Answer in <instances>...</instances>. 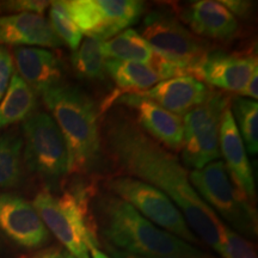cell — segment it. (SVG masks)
Returning a JSON list of instances; mask_svg holds the SVG:
<instances>
[{"label":"cell","mask_w":258,"mask_h":258,"mask_svg":"<svg viewBox=\"0 0 258 258\" xmlns=\"http://www.w3.org/2000/svg\"><path fill=\"white\" fill-rule=\"evenodd\" d=\"M101 139L103 156L110 160L116 176L143 180L165 194L199 240L219 253L224 224L190 184L188 171L175 154L120 109L108 112L101 121Z\"/></svg>","instance_id":"1"},{"label":"cell","mask_w":258,"mask_h":258,"mask_svg":"<svg viewBox=\"0 0 258 258\" xmlns=\"http://www.w3.org/2000/svg\"><path fill=\"white\" fill-rule=\"evenodd\" d=\"M91 213L105 245L141 257H208L199 246L161 230L114 194L96 185Z\"/></svg>","instance_id":"2"},{"label":"cell","mask_w":258,"mask_h":258,"mask_svg":"<svg viewBox=\"0 0 258 258\" xmlns=\"http://www.w3.org/2000/svg\"><path fill=\"white\" fill-rule=\"evenodd\" d=\"M69 152V176H90L103 159L101 112L78 85L62 83L42 95Z\"/></svg>","instance_id":"3"},{"label":"cell","mask_w":258,"mask_h":258,"mask_svg":"<svg viewBox=\"0 0 258 258\" xmlns=\"http://www.w3.org/2000/svg\"><path fill=\"white\" fill-rule=\"evenodd\" d=\"M189 182L215 214L221 215L245 237H256V208L232 183L224 161H213L202 169L191 170Z\"/></svg>","instance_id":"4"},{"label":"cell","mask_w":258,"mask_h":258,"mask_svg":"<svg viewBox=\"0 0 258 258\" xmlns=\"http://www.w3.org/2000/svg\"><path fill=\"white\" fill-rule=\"evenodd\" d=\"M23 163L30 172L48 184H57L69 176L66 143L53 117L35 111L22 124Z\"/></svg>","instance_id":"5"},{"label":"cell","mask_w":258,"mask_h":258,"mask_svg":"<svg viewBox=\"0 0 258 258\" xmlns=\"http://www.w3.org/2000/svg\"><path fill=\"white\" fill-rule=\"evenodd\" d=\"M103 189L123 200L161 230L189 244H200L175 203L154 186L132 177L114 175L103 182Z\"/></svg>","instance_id":"6"},{"label":"cell","mask_w":258,"mask_h":258,"mask_svg":"<svg viewBox=\"0 0 258 258\" xmlns=\"http://www.w3.org/2000/svg\"><path fill=\"white\" fill-rule=\"evenodd\" d=\"M139 34L154 53L176 63L185 76L207 51V42L194 35L177 16L166 9H154L145 16Z\"/></svg>","instance_id":"7"},{"label":"cell","mask_w":258,"mask_h":258,"mask_svg":"<svg viewBox=\"0 0 258 258\" xmlns=\"http://www.w3.org/2000/svg\"><path fill=\"white\" fill-rule=\"evenodd\" d=\"M230 105L221 92L211 91L202 104L183 116L182 164L191 170H200L221 157L219 127L222 112Z\"/></svg>","instance_id":"8"},{"label":"cell","mask_w":258,"mask_h":258,"mask_svg":"<svg viewBox=\"0 0 258 258\" xmlns=\"http://www.w3.org/2000/svg\"><path fill=\"white\" fill-rule=\"evenodd\" d=\"M0 232L28 250L41 249L49 241V231L32 203L14 192L0 191Z\"/></svg>","instance_id":"9"},{"label":"cell","mask_w":258,"mask_h":258,"mask_svg":"<svg viewBox=\"0 0 258 258\" xmlns=\"http://www.w3.org/2000/svg\"><path fill=\"white\" fill-rule=\"evenodd\" d=\"M257 67L256 55L207 50L192 69L191 77L206 82V85L239 93Z\"/></svg>","instance_id":"10"},{"label":"cell","mask_w":258,"mask_h":258,"mask_svg":"<svg viewBox=\"0 0 258 258\" xmlns=\"http://www.w3.org/2000/svg\"><path fill=\"white\" fill-rule=\"evenodd\" d=\"M114 103L131 109L133 112L132 117L137 124L154 141L166 150L180 151L183 145V121L180 116L135 93L118 96Z\"/></svg>","instance_id":"11"},{"label":"cell","mask_w":258,"mask_h":258,"mask_svg":"<svg viewBox=\"0 0 258 258\" xmlns=\"http://www.w3.org/2000/svg\"><path fill=\"white\" fill-rule=\"evenodd\" d=\"M219 145L221 157L225 159V167L235 188L252 202L256 200L252 166H251L244 143L232 116L228 105L222 112L219 127Z\"/></svg>","instance_id":"12"},{"label":"cell","mask_w":258,"mask_h":258,"mask_svg":"<svg viewBox=\"0 0 258 258\" xmlns=\"http://www.w3.org/2000/svg\"><path fill=\"white\" fill-rule=\"evenodd\" d=\"M14 63L17 74L36 95L42 96L62 84V63L53 51L36 47L14 49Z\"/></svg>","instance_id":"13"},{"label":"cell","mask_w":258,"mask_h":258,"mask_svg":"<svg viewBox=\"0 0 258 258\" xmlns=\"http://www.w3.org/2000/svg\"><path fill=\"white\" fill-rule=\"evenodd\" d=\"M211 91L212 89L201 80L191 76H182L163 80L153 88L135 95L150 99L165 110L182 117L202 104Z\"/></svg>","instance_id":"14"},{"label":"cell","mask_w":258,"mask_h":258,"mask_svg":"<svg viewBox=\"0 0 258 258\" xmlns=\"http://www.w3.org/2000/svg\"><path fill=\"white\" fill-rule=\"evenodd\" d=\"M179 17L198 37L230 41L237 36L239 30L237 17L220 2L214 0L190 3L182 9Z\"/></svg>","instance_id":"15"},{"label":"cell","mask_w":258,"mask_h":258,"mask_svg":"<svg viewBox=\"0 0 258 258\" xmlns=\"http://www.w3.org/2000/svg\"><path fill=\"white\" fill-rule=\"evenodd\" d=\"M0 43L17 47L60 48L62 42L43 16L18 14L0 16Z\"/></svg>","instance_id":"16"},{"label":"cell","mask_w":258,"mask_h":258,"mask_svg":"<svg viewBox=\"0 0 258 258\" xmlns=\"http://www.w3.org/2000/svg\"><path fill=\"white\" fill-rule=\"evenodd\" d=\"M32 206L47 230L53 233L64 249L76 258H90L88 247L64 213L61 211L55 196L51 195L47 189L41 190L35 196Z\"/></svg>","instance_id":"17"},{"label":"cell","mask_w":258,"mask_h":258,"mask_svg":"<svg viewBox=\"0 0 258 258\" xmlns=\"http://www.w3.org/2000/svg\"><path fill=\"white\" fill-rule=\"evenodd\" d=\"M105 72L116 84L118 91L110 101L105 102L103 106V112L108 111L109 106L115 102L121 92L123 95L127 93H139L146 91V90L153 88L160 82L159 76L154 71L151 64L132 62V61H120L106 59L105 61Z\"/></svg>","instance_id":"18"},{"label":"cell","mask_w":258,"mask_h":258,"mask_svg":"<svg viewBox=\"0 0 258 258\" xmlns=\"http://www.w3.org/2000/svg\"><path fill=\"white\" fill-rule=\"evenodd\" d=\"M36 106V93L17 73H14L9 88L0 101V131L24 122L29 116L34 114Z\"/></svg>","instance_id":"19"},{"label":"cell","mask_w":258,"mask_h":258,"mask_svg":"<svg viewBox=\"0 0 258 258\" xmlns=\"http://www.w3.org/2000/svg\"><path fill=\"white\" fill-rule=\"evenodd\" d=\"M105 59L151 64L154 50L137 30L127 29L102 43Z\"/></svg>","instance_id":"20"},{"label":"cell","mask_w":258,"mask_h":258,"mask_svg":"<svg viewBox=\"0 0 258 258\" xmlns=\"http://www.w3.org/2000/svg\"><path fill=\"white\" fill-rule=\"evenodd\" d=\"M23 164V139L14 132L0 133V189L21 184Z\"/></svg>","instance_id":"21"},{"label":"cell","mask_w":258,"mask_h":258,"mask_svg":"<svg viewBox=\"0 0 258 258\" xmlns=\"http://www.w3.org/2000/svg\"><path fill=\"white\" fill-rule=\"evenodd\" d=\"M103 41L95 37L84 38L71 56L74 72L79 78L102 82L105 79V56L102 51Z\"/></svg>","instance_id":"22"},{"label":"cell","mask_w":258,"mask_h":258,"mask_svg":"<svg viewBox=\"0 0 258 258\" xmlns=\"http://www.w3.org/2000/svg\"><path fill=\"white\" fill-rule=\"evenodd\" d=\"M232 116L243 140L245 150L250 156L258 152V103L244 97L232 99Z\"/></svg>","instance_id":"23"},{"label":"cell","mask_w":258,"mask_h":258,"mask_svg":"<svg viewBox=\"0 0 258 258\" xmlns=\"http://www.w3.org/2000/svg\"><path fill=\"white\" fill-rule=\"evenodd\" d=\"M49 24L62 44L77 50L83 41V32L71 18L63 2H51L49 5Z\"/></svg>","instance_id":"24"},{"label":"cell","mask_w":258,"mask_h":258,"mask_svg":"<svg viewBox=\"0 0 258 258\" xmlns=\"http://www.w3.org/2000/svg\"><path fill=\"white\" fill-rule=\"evenodd\" d=\"M219 254L222 258H257L253 244L226 225L222 226V240Z\"/></svg>","instance_id":"25"},{"label":"cell","mask_w":258,"mask_h":258,"mask_svg":"<svg viewBox=\"0 0 258 258\" xmlns=\"http://www.w3.org/2000/svg\"><path fill=\"white\" fill-rule=\"evenodd\" d=\"M49 5L50 2H40V0H10V2L0 3V14H35L42 16L49 8Z\"/></svg>","instance_id":"26"},{"label":"cell","mask_w":258,"mask_h":258,"mask_svg":"<svg viewBox=\"0 0 258 258\" xmlns=\"http://www.w3.org/2000/svg\"><path fill=\"white\" fill-rule=\"evenodd\" d=\"M15 63L12 54L5 46H0V101L8 90L12 76H14Z\"/></svg>","instance_id":"27"},{"label":"cell","mask_w":258,"mask_h":258,"mask_svg":"<svg viewBox=\"0 0 258 258\" xmlns=\"http://www.w3.org/2000/svg\"><path fill=\"white\" fill-rule=\"evenodd\" d=\"M23 258H76L62 246H49L35 251Z\"/></svg>","instance_id":"28"},{"label":"cell","mask_w":258,"mask_h":258,"mask_svg":"<svg viewBox=\"0 0 258 258\" xmlns=\"http://www.w3.org/2000/svg\"><path fill=\"white\" fill-rule=\"evenodd\" d=\"M232 15L239 16V17H246L250 15L253 4L251 2H241V0H222L220 2Z\"/></svg>","instance_id":"29"},{"label":"cell","mask_w":258,"mask_h":258,"mask_svg":"<svg viewBox=\"0 0 258 258\" xmlns=\"http://www.w3.org/2000/svg\"><path fill=\"white\" fill-rule=\"evenodd\" d=\"M239 95L243 96L244 98L249 97V98L252 99V101L253 99L256 101L258 98V71L252 74V77H251L249 82H247L246 86L241 90Z\"/></svg>","instance_id":"30"},{"label":"cell","mask_w":258,"mask_h":258,"mask_svg":"<svg viewBox=\"0 0 258 258\" xmlns=\"http://www.w3.org/2000/svg\"><path fill=\"white\" fill-rule=\"evenodd\" d=\"M99 245L98 243H95V241L90 240L86 243V247H88L89 254L91 256V258H114L111 256H109L108 253L104 252V251L99 249Z\"/></svg>","instance_id":"31"},{"label":"cell","mask_w":258,"mask_h":258,"mask_svg":"<svg viewBox=\"0 0 258 258\" xmlns=\"http://www.w3.org/2000/svg\"><path fill=\"white\" fill-rule=\"evenodd\" d=\"M105 249L108 250L109 253H111L110 256L114 257V258H183V257H141V256H134V254L124 253V252H121V251H118V250L112 249V247L109 246V245H105ZM205 258H214V257L208 256V257H205Z\"/></svg>","instance_id":"32"}]
</instances>
